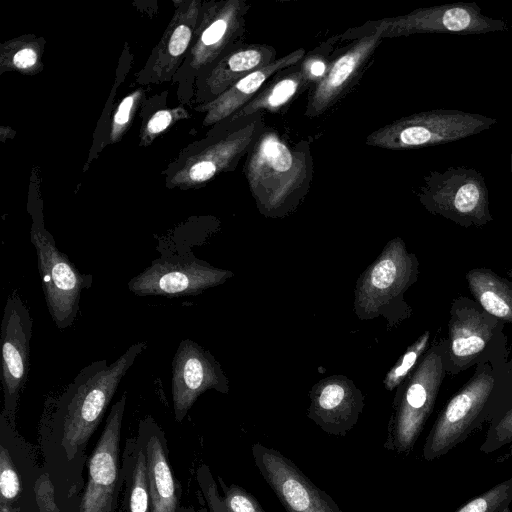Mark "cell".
I'll list each match as a JSON object with an SVG mask.
<instances>
[{
	"label": "cell",
	"instance_id": "1",
	"mask_svg": "<svg viewBox=\"0 0 512 512\" xmlns=\"http://www.w3.org/2000/svg\"><path fill=\"white\" fill-rule=\"evenodd\" d=\"M147 348L139 341L111 364L106 359L85 366L55 399L47 398L39 423L42 468L61 512L82 493L88 443L101 423L122 378Z\"/></svg>",
	"mask_w": 512,
	"mask_h": 512
},
{
	"label": "cell",
	"instance_id": "2",
	"mask_svg": "<svg viewBox=\"0 0 512 512\" xmlns=\"http://www.w3.org/2000/svg\"><path fill=\"white\" fill-rule=\"evenodd\" d=\"M474 368L472 376L438 413L423 446L424 460L446 455L512 403L508 361Z\"/></svg>",
	"mask_w": 512,
	"mask_h": 512
},
{
	"label": "cell",
	"instance_id": "3",
	"mask_svg": "<svg viewBox=\"0 0 512 512\" xmlns=\"http://www.w3.org/2000/svg\"><path fill=\"white\" fill-rule=\"evenodd\" d=\"M245 173L259 211L267 217L285 216L309 191L313 174L309 144H290L265 127L247 153Z\"/></svg>",
	"mask_w": 512,
	"mask_h": 512
},
{
	"label": "cell",
	"instance_id": "4",
	"mask_svg": "<svg viewBox=\"0 0 512 512\" xmlns=\"http://www.w3.org/2000/svg\"><path fill=\"white\" fill-rule=\"evenodd\" d=\"M447 327L446 374L457 375L478 364L509 360L505 323L486 312L473 298L458 296L452 300Z\"/></svg>",
	"mask_w": 512,
	"mask_h": 512
},
{
	"label": "cell",
	"instance_id": "5",
	"mask_svg": "<svg viewBox=\"0 0 512 512\" xmlns=\"http://www.w3.org/2000/svg\"><path fill=\"white\" fill-rule=\"evenodd\" d=\"M444 338L429 346L413 372L399 385L384 447L408 455L430 417L442 382Z\"/></svg>",
	"mask_w": 512,
	"mask_h": 512
},
{
	"label": "cell",
	"instance_id": "6",
	"mask_svg": "<svg viewBox=\"0 0 512 512\" xmlns=\"http://www.w3.org/2000/svg\"><path fill=\"white\" fill-rule=\"evenodd\" d=\"M418 272V259L407 251L403 240L397 237L390 241L358 282L355 311L359 318L381 314L390 325L409 318L412 309L404 300V293L416 282Z\"/></svg>",
	"mask_w": 512,
	"mask_h": 512
},
{
	"label": "cell",
	"instance_id": "7",
	"mask_svg": "<svg viewBox=\"0 0 512 512\" xmlns=\"http://www.w3.org/2000/svg\"><path fill=\"white\" fill-rule=\"evenodd\" d=\"M495 118L452 109H435L397 119L369 134L367 145L389 149H417L455 142L490 129Z\"/></svg>",
	"mask_w": 512,
	"mask_h": 512
},
{
	"label": "cell",
	"instance_id": "8",
	"mask_svg": "<svg viewBox=\"0 0 512 512\" xmlns=\"http://www.w3.org/2000/svg\"><path fill=\"white\" fill-rule=\"evenodd\" d=\"M416 195L429 213L463 228H481L493 220L484 176L471 167L430 171Z\"/></svg>",
	"mask_w": 512,
	"mask_h": 512
},
{
	"label": "cell",
	"instance_id": "9",
	"mask_svg": "<svg viewBox=\"0 0 512 512\" xmlns=\"http://www.w3.org/2000/svg\"><path fill=\"white\" fill-rule=\"evenodd\" d=\"M126 401L124 393L111 407L89 456L85 487L74 512H118L124 483L120 440Z\"/></svg>",
	"mask_w": 512,
	"mask_h": 512
},
{
	"label": "cell",
	"instance_id": "10",
	"mask_svg": "<svg viewBox=\"0 0 512 512\" xmlns=\"http://www.w3.org/2000/svg\"><path fill=\"white\" fill-rule=\"evenodd\" d=\"M160 257L128 282L137 296L179 297L197 295L232 276L197 258L191 251L160 250Z\"/></svg>",
	"mask_w": 512,
	"mask_h": 512
},
{
	"label": "cell",
	"instance_id": "11",
	"mask_svg": "<svg viewBox=\"0 0 512 512\" xmlns=\"http://www.w3.org/2000/svg\"><path fill=\"white\" fill-rule=\"evenodd\" d=\"M382 38L409 36L421 33L458 35L486 34L508 31L506 20L482 13L476 2H457L426 8L368 23Z\"/></svg>",
	"mask_w": 512,
	"mask_h": 512
},
{
	"label": "cell",
	"instance_id": "12",
	"mask_svg": "<svg viewBox=\"0 0 512 512\" xmlns=\"http://www.w3.org/2000/svg\"><path fill=\"white\" fill-rule=\"evenodd\" d=\"M31 240L49 314L59 329H66L78 315L81 293L91 286L92 276L81 273L47 232L33 231Z\"/></svg>",
	"mask_w": 512,
	"mask_h": 512
},
{
	"label": "cell",
	"instance_id": "13",
	"mask_svg": "<svg viewBox=\"0 0 512 512\" xmlns=\"http://www.w3.org/2000/svg\"><path fill=\"white\" fill-rule=\"evenodd\" d=\"M32 327L28 307L18 294L11 293L6 300L1 322V412L15 427L20 393L27 380Z\"/></svg>",
	"mask_w": 512,
	"mask_h": 512
},
{
	"label": "cell",
	"instance_id": "14",
	"mask_svg": "<svg viewBox=\"0 0 512 512\" xmlns=\"http://www.w3.org/2000/svg\"><path fill=\"white\" fill-rule=\"evenodd\" d=\"M43 468L35 449L0 413V504L19 512H40L36 486Z\"/></svg>",
	"mask_w": 512,
	"mask_h": 512
},
{
	"label": "cell",
	"instance_id": "15",
	"mask_svg": "<svg viewBox=\"0 0 512 512\" xmlns=\"http://www.w3.org/2000/svg\"><path fill=\"white\" fill-rule=\"evenodd\" d=\"M252 457L286 512H342L331 496L278 450L255 443Z\"/></svg>",
	"mask_w": 512,
	"mask_h": 512
},
{
	"label": "cell",
	"instance_id": "16",
	"mask_svg": "<svg viewBox=\"0 0 512 512\" xmlns=\"http://www.w3.org/2000/svg\"><path fill=\"white\" fill-rule=\"evenodd\" d=\"M214 389L229 391L228 379L214 356L198 343L183 339L172 360L174 418L182 422L198 397Z\"/></svg>",
	"mask_w": 512,
	"mask_h": 512
},
{
	"label": "cell",
	"instance_id": "17",
	"mask_svg": "<svg viewBox=\"0 0 512 512\" xmlns=\"http://www.w3.org/2000/svg\"><path fill=\"white\" fill-rule=\"evenodd\" d=\"M135 437L146 458L151 512H177L181 506L182 488L171 469L163 429L147 415L139 421Z\"/></svg>",
	"mask_w": 512,
	"mask_h": 512
},
{
	"label": "cell",
	"instance_id": "18",
	"mask_svg": "<svg viewBox=\"0 0 512 512\" xmlns=\"http://www.w3.org/2000/svg\"><path fill=\"white\" fill-rule=\"evenodd\" d=\"M365 25L369 33L356 39L348 49L333 58L326 75L313 87L305 110L306 116L323 114L356 82L383 39L368 23Z\"/></svg>",
	"mask_w": 512,
	"mask_h": 512
},
{
	"label": "cell",
	"instance_id": "19",
	"mask_svg": "<svg viewBox=\"0 0 512 512\" xmlns=\"http://www.w3.org/2000/svg\"><path fill=\"white\" fill-rule=\"evenodd\" d=\"M308 417L324 432L345 436L357 423L364 408L363 395L349 379L329 377L310 393Z\"/></svg>",
	"mask_w": 512,
	"mask_h": 512
},
{
	"label": "cell",
	"instance_id": "20",
	"mask_svg": "<svg viewBox=\"0 0 512 512\" xmlns=\"http://www.w3.org/2000/svg\"><path fill=\"white\" fill-rule=\"evenodd\" d=\"M304 56L305 50L297 49L244 76L213 105L210 118L217 121L235 114L254 99L273 76L281 70L297 64Z\"/></svg>",
	"mask_w": 512,
	"mask_h": 512
},
{
	"label": "cell",
	"instance_id": "21",
	"mask_svg": "<svg viewBox=\"0 0 512 512\" xmlns=\"http://www.w3.org/2000/svg\"><path fill=\"white\" fill-rule=\"evenodd\" d=\"M309 87L311 85L298 62L278 72L273 80L270 79L254 99L232 115L231 121L257 113H277Z\"/></svg>",
	"mask_w": 512,
	"mask_h": 512
},
{
	"label": "cell",
	"instance_id": "22",
	"mask_svg": "<svg viewBox=\"0 0 512 512\" xmlns=\"http://www.w3.org/2000/svg\"><path fill=\"white\" fill-rule=\"evenodd\" d=\"M465 279L479 306L505 324H512V281L487 267L470 269Z\"/></svg>",
	"mask_w": 512,
	"mask_h": 512
},
{
	"label": "cell",
	"instance_id": "23",
	"mask_svg": "<svg viewBox=\"0 0 512 512\" xmlns=\"http://www.w3.org/2000/svg\"><path fill=\"white\" fill-rule=\"evenodd\" d=\"M121 461L125 512H151L146 458L136 437L125 440Z\"/></svg>",
	"mask_w": 512,
	"mask_h": 512
},
{
	"label": "cell",
	"instance_id": "24",
	"mask_svg": "<svg viewBox=\"0 0 512 512\" xmlns=\"http://www.w3.org/2000/svg\"><path fill=\"white\" fill-rule=\"evenodd\" d=\"M512 502V478L471 499L455 512H508Z\"/></svg>",
	"mask_w": 512,
	"mask_h": 512
},
{
	"label": "cell",
	"instance_id": "25",
	"mask_svg": "<svg viewBox=\"0 0 512 512\" xmlns=\"http://www.w3.org/2000/svg\"><path fill=\"white\" fill-rule=\"evenodd\" d=\"M430 336L431 333L428 330L421 334L420 337L407 348L396 365L387 373L384 379L385 388L387 390H393L401 385L413 372L429 348Z\"/></svg>",
	"mask_w": 512,
	"mask_h": 512
},
{
	"label": "cell",
	"instance_id": "26",
	"mask_svg": "<svg viewBox=\"0 0 512 512\" xmlns=\"http://www.w3.org/2000/svg\"><path fill=\"white\" fill-rule=\"evenodd\" d=\"M337 37L328 39L322 43L319 47L310 51L300 61V66L303 74L310 83L311 87H314L319 83L326 75L329 66L332 62V51Z\"/></svg>",
	"mask_w": 512,
	"mask_h": 512
},
{
	"label": "cell",
	"instance_id": "27",
	"mask_svg": "<svg viewBox=\"0 0 512 512\" xmlns=\"http://www.w3.org/2000/svg\"><path fill=\"white\" fill-rule=\"evenodd\" d=\"M510 444H512V404L488 424L480 451L490 454Z\"/></svg>",
	"mask_w": 512,
	"mask_h": 512
},
{
	"label": "cell",
	"instance_id": "28",
	"mask_svg": "<svg viewBox=\"0 0 512 512\" xmlns=\"http://www.w3.org/2000/svg\"><path fill=\"white\" fill-rule=\"evenodd\" d=\"M219 484L224 493L221 496L223 512H265L258 500L239 485H227L218 477Z\"/></svg>",
	"mask_w": 512,
	"mask_h": 512
},
{
	"label": "cell",
	"instance_id": "29",
	"mask_svg": "<svg viewBox=\"0 0 512 512\" xmlns=\"http://www.w3.org/2000/svg\"><path fill=\"white\" fill-rule=\"evenodd\" d=\"M191 38V30L185 26H178L173 32L169 42V52L173 56H178L183 53Z\"/></svg>",
	"mask_w": 512,
	"mask_h": 512
},
{
	"label": "cell",
	"instance_id": "30",
	"mask_svg": "<svg viewBox=\"0 0 512 512\" xmlns=\"http://www.w3.org/2000/svg\"><path fill=\"white\" fill-rule=\"evenodd\" d=\"M203 498L206 501L208 512H223L221 496L215 483H207L201 488Z\"/></svg>",
	"mask_w": 512,
	"mask_h": 512
},
{
	"label": "cell",
	"instance_id": "31",
	"mask_svg": "<svg viewBox=\"0 0 512 512\" xmlns=\"http://www.w3.org/2000/svg\"><path fill=\"white\" fill-rule=\"evenodd\" d=\"M217 167L209 161H199L190 169V177L194 181H205L210 179L217 172Z\"/></svg>",
	"mask_w": 512,
	"mask_h": 512
},
{
	"label": "cell",
	"instance_id": "32",
	"mask_svg": "<svg viewBox=\"0 0 512 512\" xmlns=\"http://www.w3.org/2000/svg\"><path fill=\"white\" fill-rule=\"evenodd\" d=\"M170 120L171 116L168 111H159L149 121L148 130L151 133H158L168 126Z\"/></svg>",
	"mask_w": 512,
	"mask_h": 512
},
{
	"label": "cell",
	"instance_id": "33",
	"mask_svg": "<svg viewBox=\"0 0 512 512\" xmlns=\"http://www.w3.org/2000/svg\"><path fill=\"white\" fill-rule=\"evenodd\" d=\"M36 61V54L32 49L25 48L18 51L14 56V64L19 68L32 66Z\"/></svg>",
	"mask_w": 512,
	"mask_h": 512
},
{
	"label": "cell",
	"instance_id": "34",
	"mask_svg": "<svg viewBox=\"0 0 512 512\" xmlns=\"http://www.w3.org/2000/svg\"><path fill=\"white\" fill-rule=\"evenodd\" d=\"M133 98L126 97L119 106V109L115 115V122L117 124H124L129 118V111L132 105Z\"/></svg>",
	"mask_w": 512,
	"mask_h": 512
},
{
	"label": "cell",
	"instance_id": "35",
	"mask_svg": "<svg viewBox=\"0 0 512 512\" xmlns=\"http://www.w3.org/2000/svg\"><path fill=\"white\" fill-rule=\"evenodd\" d=\"M177 512H208L205 508H201L200 510H196L194 507L190 506H180Z\"/></svg>",
	"mask_w": 512,
	"mask_h": 512
},
{
	"label": "cell",
	"instance_id": "36",
	"mask_svg": "<svg viewBox=\"0 0 512 512\" xmlns=\"http://www.w3.org/2000/svg\"><path fill=\"white\" fill-rule=\"evenodd\" d=\"M510 171H511V176H512V151H511V155H510Z\"/></svg>",
	"mask_w": 512,
	"mask_h": 512
},
{
	"label": "cell",
	"instance_id": "37",
	"mask_svg": "<svg viewBox=\"0 0 512 512\" xmlns=\"http://www.w3.org/2000/svg\"><path fill=\"white\" fill-rule=\"evenodd\" d=\"M508 365L510 368H512V356L509 357Z\"/></svg>",
	"mask_w": 512,
	"mask_h": 512
},
{
	"label": "cell",
	"instance_id": "38",
	"mask_svg": "<svg viewBox=\"0 0 512 512\" xmlns=\"http://www.w3.org/2000/svg\"><path fill=\"white\" fill-rule=\"evenodd\" d=\"M508 275L512 278V268L508 271Z\"/></svg>",
	"mask_w": 512,
	"mask_h": 512
}]
</instances>
